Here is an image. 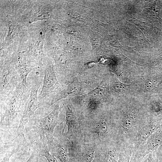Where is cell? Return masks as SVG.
<instances>
[{
    "label": "cell",
    "mask_w": 162,
    "mask_h": 162,
    "mask_svg": "<svg viewBox=\"0 0 162 162\" xmlns=\"http://www.w3.org/2000/svg\"><path fill=\"white\" fill-rule=\"evenodd\" d=\"M110 112L98 108L82 118L81 127L84 142L96 148L120 143L115 116Z\"/></svg>",
    "instance_id": "6da1fadb"
},
{
    "label": "cell",
    "mask_w": 162,
    "mask_h": 162,
    "mask_svg": "<svg viewBox=\"0 0 162 162\" xmlns=\"http://www.w3.org/2000/svg\"><path fill=\"white\" fill-rule=\"evenodd\" d=\"M30 91V84L21 81L12 92L0 96L1 128H11L19 125Z\"/></svg>",
    "instance_id": "7a4b0ae2"
},
{
    "label": "cell",
    "mask_w": 162,
    "mask_h": 162,
    "mask_svg": "<svg viewBox=\"0 0 162 162\" xmlns=\"http://www.w3.org/2000/svg\"><path fill=\"white\" fill-rule=\"evenodd\" d=\"M41 83L42 81L39 77L36 76L32 79L30 84V95L25 106L22 116L17 129V134L16 138L21 135L26 140L24 134L25 125L33 118L36 110L39 107L46 105L44 102L39 101L38 97V92Z\"/></svg>",
    "instance_id": "3957f363"
},
{
    "label": "cell",
    "mask_w": 162,
    "mask_h": 162,
    "mask_svg": "<svg viewBox=\"0 0 162 162\" xmlns=\"http://www.w3.org/2000/svg\"><path fill=\"white\" fill-rule=\"evenodd\" d=\"M66 111L65 122L68 128L66 132L62 130L64 135L74 142L83 141L81 127L82 118L77 112L70 98H67L63 103Z\"/></svg>",
    "instance_id": "277c9868"
},
{
    "label": "cell",
    "mask_w": 162,
    "mask_h": 162,
    "mask_svg": "<svg viewBox=\"0 0 162 162\" xmlns=\"http://www.w3.org/2000/svg\"><path fill=\"white\" fill-rule=\"evenodd\" d=\"M62 107L58 103L55 104L54 109L51 112L45 117L41 118H33L31 119L33 124L38 129L39 133L47 140L48 145L53 141L54 130L60 124L58 115Z\"/></svg>",
    "instance_id": "5b68a950"
},
{
    "label": "cell",
    "mask_w": 162,
    "mask_h": 162,
    "mask_svg": "<svg viewBox=\"0 0 162 162\" xmlns=\"http://www.w3.org/2000/svg\"><path fill=\"white\" fill-rule=\"evenodd\" d=\"M62 87L57 80L53 66L49 63H47L44 68L43 84L39 95L38 99L45 103L60 90Z\"/></svg>",
    "instance_id": "8992f818"
},
{
    "label": "cell",
    "mask_w": 162,
    "mask_h": 162,
    "mask_svg": "<svg viewBox=\"0 0 162 162\" xmlns=\"http://www.w3.org/2000/svg\"><path fill=\"white\" fill-rule=\"evenodd\" d=\"M69 162H92L94 158L96 148L83 141L68 144Z\"/></svg>",
    "instance_id": "52a82bcc"
},
{
    "label": "cell",
    "mask_w": 162,
    "mask_h": 162,
    "mask_svg": "<svg viewBox=\"0 0 162 162\" xmlns=\"http://www.w3.org/2000/svg\"><path fill=\"white\" fill-rule=\"evenodd\" d=\"M0 68V95L2 96L13 91L21 80L16 66L2 64Z\"/></svg>",
    "instance_id": "ba28073f"
},
{
    "label": "cell",
    "mask_w": 162,
    "mask_h": 162,
    "mask_svg": "<svg viewBox=\"0 0 162 162\" xmlns=\"http://www.w3.org/2000/svg\"><path fill=\"white\" fill-rule=\"evenodd\" d=\"M162 144V128L154 132L145 143L133 152L130 162H139L151 152H156Z\"/></svg>",
    "instance_id": "9c48e42d"
},
{
    "label": "cell",
    "mask_w": 162,
    "mask_h": 162,
    "mask_svg": "<svg viewBox=\"0 0 162 162\" xmlns=\"http://www.w3.org/2000/svg\"><path fill=\"white\" fill-rule=\"evenodd\" d=\"M162 118L151 117L139 131L133 142L134 151L143 145L148 138L156 131L160 128Z\"/></svg>",
    "instance_id": "30bf717a"
},
{
    "label": "cell",
    "mask_w": 162,
    "mask_h": 162,
    "mask_svg": "<svg viewBox=\"0 0 162 162\" xmlns=\"http://www.w3.org/2000/svg\"><path fill=\"white\" fill-rule=\"evenodd\" d=\"M124 149L118 143L97 148L92 162H118L119 154Z\"/></svg>",
    "instance_id": "8fae6325"
},
{
    "label": "cell",
    "mask_w": 162,
    "mask_h": 162,
    "mask_svg": "<svg viewBox=\"0 0 162 162\" xmlns=\"http://www.w3.org/2000/svg\"><path fill=\"white\" fill-rule=\"evenodd\" d=\"M69 140L63 135L54 137L52 142L48 146L50 152L60 162H69L68 144Z\"/></svg>",
    "instance_id": "7c38bea8"
},
{
    "label": "cell",
    "mask_w": 162,
    "mask_h": 162,
    "mask_svg": "<svg viewBox=\"0 0 162 162\" xmlns=\"http://www.w3.org/2000/svg\"><path fill=\"white\" fill-rule=\"evenodd\" d=\"M45 138L40 133L36 135L33 141L34 150L39 155L45 157L48 162H58L50 153Z\"/></svg>",
    "instance_id": "4fadbf2b"
},
{
    "label": "cell",
    "mask_w": 162,
    "mask_h": 162,
    "mask_svg": "<svg viewBox=\"0 0 162 162\" xmlns=\"http://www.w3.org/2000/svg\"><path fill=\"white\" fill-rule=\"evenodd\" d=\"M20 57L19 58V63L17 66H16V68L21 82L27 85L28 84L27 82V78L28 74L32 70L37 68L27 64Z\"/></svg>",
    "instance_id": "5bb4252c"
},
{
    "label": "cell",
    "mask_w": 162,
    "mask_h": 162,
    "mask_svg": "<svg viewBox=\"0 0 162 162\" xmlns=\"http://www.w3.org/2000/svg\"><path fill=\"white\" fill-rule=\"evenodd\" d=\"M133 149L132 147H127L123 149L119 154L118 162H130Z\"/></svg>",
    "instance_id": "9a60e30c"
},
{
    "label": "cell",
    "mask_w": 162,
    "mask_h": 162,
    "mask_svg": "<svg viewBox=\"0 0 162 162\" xmlns=\"http://www.w3.org/2000/svg\"><path fill=\"white\" fill-rule=\"evenodd\" d=\"M111 90L116 93H122L127 90V86L117 80H113L111 83Z\"/></svg>",
    "instance_id": "2e32d148"
},
{
    "label": "cell",
    "mask_w": 162,
    "mask_h": 162,
    "mask_svg": "<svg viewBox=\"0 0 162 162\" xmlns=\"http://www.w3.org/2000/svg\"><path fill=\"white\" fill-rule=\"evenodd\" d=\"M151 111L158 115L162 114V102H154L151 105L150 108Z\"/></svg>",
    "instance_id": "e0dca14e"
},
{
    "label": "cell",
    "mask_w": 162,
    "mask_h": 162,
    "mask_svg": "<svg viewBox=\"0 0 162 162\" xmlns=\"http://www.w3.org/2000/svg\"><path fill=\"white\" fill-rule=\"evenodd\" d=\"M157 84V81L153 78H150L146 80L144 87L146 90L151 91L154 89Z\"/></svg>",
    "instance_id": "ac0fdd59"
},
{
    "label": "cell",
    "mask_w": 162,
    "mask_h": 162,
    "mask_svg": "<svg viewBox=\"0 0 162 162\" xmlns=\"http://www.w3.org/2000/svg\"><path fill=\"white\" fill-rule=\"evenodd\" d=\"M156 153L155 152L149 153L139 162H158Z\"/></svg>",
    "instance_id": "d6986e66"
},
{
    "label": "cell",
    "mask_w": 162,
    "mask_h": 162,
    "mask_svg": "<svg viewBox=\"0 0 162 162\" xmlns=\"http://www.w3.org/2000/svg\"><path fill=\"white\" fill-rule=\"evenodd\" d=\"M16 150L17 149L13 150L5 154L4 156L2 157V158H1L0 162H9L10 157L15 153Z\"/></svg>",
    "instance_id": "ffe728a7"
},
{
    "label": "cell",
    "mask_w": 162,
    "mask_h": 162,
    "mask_svg": "<svg viewBox=\"0 0 162 162\" xmlns=\"http://www.w3.org/2000/svg\"><path fill=\"white\" fill-rule=\"evenodd\" d=\"M158 162H162V144L158 149L156 153Z\"/></svg>",
    "instance_id": "44dd1931"
},
{
    "label": "cell",
    "mask_w": 162,
    "mask_h": 162,
    "mask_svg": "<svg viewBox=\"0 0 162 162\" xmlns=\"http://www.w3.org/2000/svg\"><path fill=\"white\" fill-rule=\"evenodd\" d=\"M37 155V152L34 150L32 152L29 158L25 162H35Z\"/></svg>",
    "instance_id": "7402d4cb"
},
{
    "label": "cell",
    "mask_w": 162,
    "mask_h": 162,
    "mask_svg": "<svg viewBox=\"0 0 162 162\" xmlns=\"http://www.w3.org/2000/svg\"><path fill=\"white\" fill-rule=\"evenodd\" d=\"M35 162H48L46 158L38 155L37 153Z\"/></svg>",
    "instance_id": "603a6c76"
},
{
    "label": "cell",
    "mask_w": 162,
    "mask_h": 162,
    "mask_svg": "<svg viewBox=\"0 0 162 162\" xmlns=\"http://www.w3.org/2000/svg\"><path fill=\"white\" fill-rule=\"evenodd\" d=\"M160 128H162V118L161 119L160 125Z\"/></svg>",
    "instance_id": "cb8c5ba5"
}]
</instances>
